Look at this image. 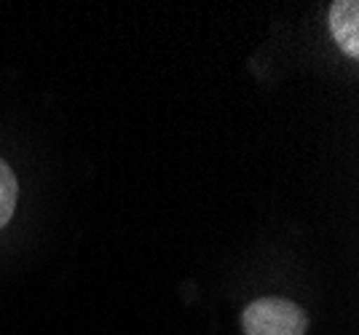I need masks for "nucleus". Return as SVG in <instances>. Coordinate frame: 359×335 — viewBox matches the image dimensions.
I'll return each mask as SVG.
<instances>
[{"label": "nucleus", "mask_w": 359, "mask_h": 335, "mask_svg": "<svg viewBox=\"0 0 359 335\" xmlns=\"http://www.w3.org/2000/svg\"><path fill=\"white\" fill-rule=\"evenodd\" d=\"M244 335H306L309 317L287 298H257L241 314Z\"/></svg>", "instance_id": "obj_1"}, {"label": "nucleus", "mask_w": 359, "mask_h": 335, "mask_svg": "<svg viewBox=\"0 0 359 335\" xmlns=\"http://www.w3.org/2000/svg\"><path fill=\"white\" fill-rule=\"evenodd\" d=\"M330 30L346 57H359V3L338 0L330 6Z\"/></svg>", "instance_id": "obj_2"}, {"label": "nucleus", "mask_w": 359, "mask_h": 335, "mask_svg": "<svg viewBox=\"0 0 359 335\" xmlns=\"http://www.w3.org/2000/svg\"><path fill=\"white\" fill-rule=\"evenodd\" d=\"M16 198H19V183H16L11 167L0 158V228L11 220L16 210Z\"/></svg>", "instance_id": "obj_3"}]
</instances>
